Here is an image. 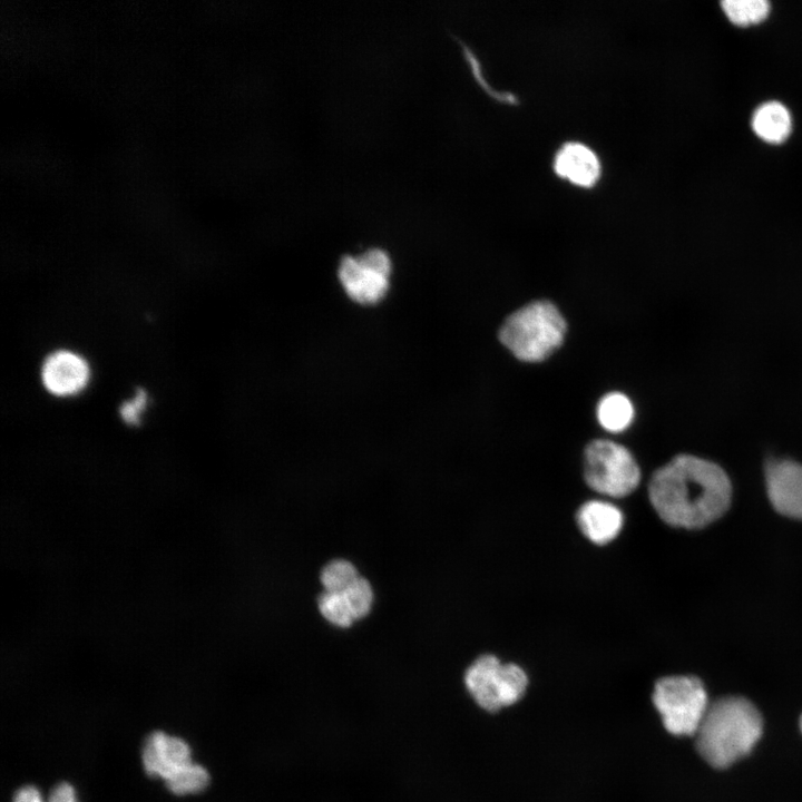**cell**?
<instances>
[{
	"mask_svg": "<svg viewBox=\"0 0 802 802\" xmlns=\"http://www.w3.org/2000/svg\"><path fill=\"white\" fill-rule=\"evenodd\" d=\"M648 495L666 524L697 529L727 510L732 487L726 472L715 462L678 454L653 473Z\"/></svg>",
	"mask_w": 802,
	"mask_h": 802,
	"instance_id": "1",
	"label": "cell"
},
{
	"mask_svg": "<svg viewBox=\"0 0 802 802\" xmlns=\"http://www.w3.org/2000/svg\"><path fill=\"white\" fill-rule=\"evenodd\" d=\"M762 732V716L749 700L725 696L710 703L695 733V745L711 766L724 769L749 754Z\"/></svg>",
	"mask_w": 802,
	"mask_h": 802,
	"instance_id": "2",
	"label": "cell"
},
{
	"mask_svg": "<svg viewBox=\"0 0 802 802\" xmlns=\"http://www.w3.org/2000/svg\"><path fill=\"white\" fill-rule=\"evenodd\" d=\"M566 322L548 301H535L510 314L499 331L501 343L519 360L539 362L561 343Z\"/></svg>",
	"mask_w": 802,
	"mask_h": 802,
	"instance_id": "3",
	"label": "cell"
},
{
	"mask_svg": "<svg viewBox=\"0 0 802 802\" xmlns=\"http://www.w3.org/2000/svg\"><path fill=\"white\" fill-rule=\"evenodd\" d=\"M463 683L475 704L495 714L517 705L526 696L529 677L520 665L483 654L468 666Z\"/></svg>",
	"mask_w": 802,
	"mask_h": 802,
	"instance_id": "4",
	"label": "cell"
},
{
	"mask_svg": "<svg viewBox=\"0 0 802 802\" xmlns=\"http://www.w3.org/2000/svg\"><path fill=\"white\" fill-rule=\"evenodd\" d=\"M652 703L663 727L674 736L695 735L710 706L703 683L691 675L658 678L652 692Z\"/></svg>",
	"mask_w": 802,
	"mask_h": 802,
	"instance_id": "5",
	"label": "cell"
},
{
	"mask_svg": "<svg viewBox=\"0 0 802 802\" xmlns=\"http://www.w3.org/2000/svg\"><path fill=\"white\" fill-rule=\"evenodd\" d=\"M584 476L593 490L620 498L635 490L640 471L628 449L614 441L598 439L585 449Z\"/></svg>",
	"mask_w": 802,
	"mask_h": 802,
	"instance_id": "6",
	"label": "cell"
},
{
	"mask_svg": "<svg viewBox=\"0 0 802 802\" xmlns=\"http://www.w3.org/2000/svg\"><path fill=\"white\" fill-rule=\"evenodd\" d=\"M392 264L388 253L370 248L358 255L343 257L339 280L345 293L356 303H379L388 293Z\"/></svg>",
	"mask_w": 802,
	"mask_h": 802,
	"instance_id": "7",
	"label": "cell"
},
{
	"mask_svg": "<svg viewBox=\"0 0 802 802\" xmlns=\"http://www.w3.org/2000/svg\"><path fill=\"white\" fill-rule=\"evenodd\" d=\"M765 483L773 508L785 517L802 520V463L790 459L767 461Z\"/></svg>",
	"mask_w": 802,
	"mask_h": 802,
	"instance_id": "8",
	"label": "cell"
},
{
	"mask_svg": "<svg viewBox=\"0 0 802 802\" xmlns=\"http://www.w3.org/2000/svg\"><path fill=\"white\" fill-rule=\"evenodd\" d=\"M90 370L80 355L60 350L51 353L43 362L41 379L45 388L59 397L80 392L88 383Z\"/></svg>",
	"mask_w": 802,
	"mask_h": 802,
	"instance_id": "9",
	"label": "cell"
},
{
	"mask_svg": "<svg viewBox=\"0 0 802 802\" xmlns=\"http://www.w3.org/2000/svg\"><path fill=\"white\" fill-rule=\"evenodd\" d=\"M192 763L190 750L182 739L163 732H153L143 746V764L150 776L166 780L176 771Z\"/></svg>",
	"mask_w": 802,
	"mask_h": 802,
	"instance_id": "10",
	"label": "cell"
},
{
	"mask_svg": "<svg viewBox=\"0 0 802 802\" xmlns=\"http://www.w3.org/2000/svg\"><path fill=\"white\" fill-rule=\"evenodd\" d=\"M555 173L580 187L594 186L602 173V165L596 153L587 145L578 141L564 144L554 158Z\"/></svg>",
	"mask_w": 802,
	"mask_h": 802,
	"instance_id": "11",
	"label": "cell"
},
{
	"mask_svg": "<svg viewBox=\"0 0 802 802\" xmlns=\"http://www.w3.org/2000/svg\"><path fill=\"white\" fill-rule=\"evenodd\" d=\"M577 524L581 532L594 544L612 541L623 527V514L613 503L603 500L585 502L577 512Z\"/></svg>",
	"mask_w": 802,
	"mask_h": 802,
	"instance_id": "12",
	"label": "cell"
},
{
	"mask_svg": "<svg viewBox=\"0 0 802 802\" xmlns=\"http://www.w3.org/2000/svg\"><path fill=\"white\" fill-rule=\"evenodd\" d=\"M752 128L764 141L780 144L792 130V118L788 108L775 100L760 105L752 116Z\"/></svg>",
	"mask_w": 802,
	"mask_h": 802,
	"instance_id": "13",
	"label": "cell"
},
{
	"mask_svg": "<svg viewBox=\"0 0 802 802\" xmlns=\"http://www.w3.org/2000/svg\"><path fill=\"white\" fill-rule=\"evenodd\" d=\"M633 417V404L623 393H608L598 403V421L600 426L609 432H620L625 430L632 423Z\"/></svg>",
	"mask_w": 802,
	"mask_h": 802,
	"instance_id": "14",
	"label": "cell"
},
{
	"mask_svg": "<svg viewBox=\"0 0 802 802\" xmlns=\"http://www.w3.org/2000/svg\"><path fill=\"white\" fill-rule=\"evenodd\" d=\"M209 782L207 771L193 762L173 773L165 780L169 791L177 795H185L203 791Z\"/></svg>",
	"mask_w": 802,
	"mask_h": 802,
	"instance_id": "15",
	"label": "cell"
},
{
	"mask_svg": "<svg viewBox=\"0 0 802 802\" xmlns=\"http://www.w3.org/2000/svg\"><path fill=\"white\" fill-rule=\"evenodd\" d=\"M721 6L727 18L739 26L757 23L770 11V3L765 0H725Z\"/></svg>",
	"mask_w": 802,
	"mask_h": 802,
	"instance_id": "16",
	"label": "cell"
},
{
	"mask_svg": "<svg viewBox=\"0 0 802 802\" xmlns=\"http://www.w3.org/2000/svg\"><path fill=\"white\" fill-rule=\"evenodd\" d=\"M317 606L321 615L334 626L345 628L354 620L343 593H322Z\"/></svg>",
	"mask_w": 802,
	"mask_h": 802,
	"instance_id": "17",
	"label": "cell"
},
{
	"mask_svg": "<svg viewBox=\"0 0 802 802\" xmlns=\"http://www.w3.org/2000/svg\"><path fill=\"white\" fill-rule=\"evenodd\" d=\"M358 577L356 569L350 561L335 559L322 569L321 583L325 591L343 593Z\"/></svg>",
	"mask_w": 802,
	"mask_h": 802,
	"instance_id": "18",
	"label": "cell"
},
{
	"mask_svg": "<svg viewBox=\"0 0 802 802\" xmlns=\"http://www.w3.org/2000/svg\"><path fill=\"white\" fill-rule=\"evenodd\" d=\"M343 595L355 619L365 617L371 610L373 591L370 583L358 577L344 591Z\"/></svg>",
	"mask_w": 802,
	"mask_h": 802,
	"instance_id": "19",
	"label": "cell"
},
{
	"mask_svg": "<svg viewBox=\"0 0 802 802\" xmlns=\"http://www.w3.org/2000/svg\"><path fill=\"white\" fill-rule=\"evenodd\" d=\"M147 404V393L145 390L139 389L134 399L126 401L121 404L119 413L121 419L129 424H137L140 420V414L145 410Z\"/></svg>",
	"mask_w": 802,
	"mask_h": 802,
	"instance_id": "20",
	"label": "cell"
},
{
	"mask_svg": "<svg viewBox=\"0 0 802 802\" xmlns=\"http://www.w3.org/2000/svg\"><path fill=\"white\" fill-rule=\"evenodd\" d=\"M48 802H77L74 788L66 782L57 784L51 790Z\"/></svg>",
	"mask_w": 802,
	"mask_h": 802,
	"instance_id": "21",
	"label": "cell"
},
{
	"mask_svg": "<svg viewBox=\"0 0 802 802\" xmlns=\"http://www.w3.org/2000/svg\"><path fill=\"white\" fill-rule=\"evenodd\" d=\"M13 802H43L40 792L31 785L17 791Z\"/></svg>",
	"mask_w": 802,
	"mask_h": 802,
	"instance_id": "22",
	"label": "cell"
},
{
	"mask_svg": "<svg viewBox=\"0 0 802 802\" xmlns=\"http://www.w3.org/2000/svg\"><path fill=\"white\" fill-rule=\"evenodd\" d=\"M800 728H801V732H802V715H801V718H800Z\"/></svg>",
	"mask_w": 802,
	"mask_h": 802,
	"instance_id": "23",
	"label": "cell"
}]
</instances>
